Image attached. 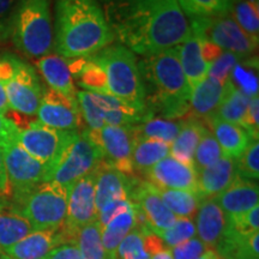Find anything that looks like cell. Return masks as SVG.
<instances>
[{
  "label": "cell",
  "instance_id": "cell-1",
  "mask_svg": "<svg viewBox=\"0 0 259 259\" xmlns=\"http://www.w3.org/2000/svg\"><path fill=\"white\" fill-rule=\"evenodd\" d=\"M119 44L147 57L179 46L192 31L178 0H97Z\"/></svg>",
  "mask_w": 259,
  "mask_h": 259
},
{
  "label": "cell",
  "instance_id": "cell-2",
  "mask_svg": "<svg viewBox=\"0 0 259 259\" xmlns=\"http://www.w3.org/2000/svg\"><path fill=\"white\" fill-rule=\"evenodd\" d=\"M54 50L65 59L88 58L115 37L97 0H57Z\"/></svg>",
  "mask_w": 259,
  "mask_h": 259
},
{
  "label": "cell",
  "instance_id": "cell-3",
  "mask_svg": "<svg viewBox=\"0 0 259 259\" xmlns=\"http://www.w3.org/2000/svg\"><path fill=\"white\" fill-rule=\"evenodd\" d=\"M145 107L154 116L178 120L190 112L191 88L183 72L177 47L143 57L138 61Z\"/></svg>",
  "mask_w": 259,
  "mask_h": 259
},
{
  "label": "cell",
  "instance_id": "cell-4",
  "mask_svg": "<svg viewBox=\"0 0 259 259\" xmlns=\"http://www.w3.org/2000/svg\"><path fill=\"white\" fill-rule=\"evenodd\" d=\"M15 46L30 58H42L54 48L51 0H19L11 18Z\"/></svg>",
  "mask_w": 259,
  "mask_h": 259
},
{
  "label": "cell",
  "instance_id": "cell-5",
  "mask_svg": "<svg viewBox=\"0 0 259 259\" xmlns=\"http://www.w3.org/2000/svg\"><path fill=\"white\" fill-rule=\"evenodd\" d=\"M90 58L102 67L109 95L125 102L136 111L149 112L145 107L138 60L134 52L120 44H112Z\"/></svg>",
  "mask_w": 259,
  "mask_h": 259
},
{
  "label": "cell",
  "instance_id": "cell-6",
  "mask_svg": "<svg viewBox=\"0 0 259 259\" xmlns=\"http://www.w3.org/2000/svg\"><path fill=\"white\" fill-rule=\"evenodd\" d=\"M15 206L37 229L64 227L67 213V190L54 181H45L28 192L12 198Z\"/></svg>",
  "mask_w": 259,
  "mask_h": 259
},
{
  "label": "cell",
  "instance_id": "cell-7",
  "mask_svg": "<svg viewBox=\"0 0 259 259\" xmlns=\"http://www.w3.org/2000/svg\"><path fill=\"white\" fill-rule=\"evenodd\" d=\"M77 102L88 130H100L105 125L137 126L154 116L150 112H139L112 95L77 92Z\"/></svg>",
  "mask_w": 259,
  "mask_h": 259
},
{
  "label": "cell",
  "instance_id": "cell-8",
  "mask_svg": "<svg viewBox=\"0 0 259 259\" xmlns=\"http://www.w3.org/2000/svg\"><path fill=\"white\" fill-rule=\"evenodd\" d=\"M191 31L200 41H206L240 57L254 56L258 42L242 31L231 14L216 17L191 18Z\"/></svg>",
  "mask_w": 259,
  "mask_h": 259
},
{
  "label": "cell",
  "instance_id": "cell-9",
  "mask_svg": "<svg viewBox=\"0 0 259 259\" xmlns=\"http://www.w3.org/2000/svg\"><path fill=\"white\" fill-rule=\"evenodd\" d=\"M102 160L101 151L90 141L85 130L77 131L52 169L50 181L67 190L80 178L95 170Z\"/></svg>",
  "mask_w": 259,
  "mask_h": 259
},
{
  "label": "cell",
  "instance_id": "cell-10",
  "mask_svg": "<svg viewBox=\"0 0 259 259\" xmlns=\"http://www.w3.org/2000/svg\"><path fill=\"white\" fill-rule=\"evenodd\" d=\"M76 132L52 128L36 121L28 127L19 130L17 143L29 155L46 164L52 173V169Z\"/></svg>",
  "mask_w": 259,
  "mask_h": 259
},
{
  "label": "cell",
  "instance_id": "cell-11",
  "mask_svg": "<svg viewBox=\"0 0 259 259\" xmlns=\"http://www.w3.org/2000/svg\"><path fill=\"white\" fill-rule=\"evenodd\" d=\"M11 198L21 196L45 181H50L51 169L29 155L17 142L3 149Z\"/></svg>",
  "mask_w": 259,
  "mask_h": 259
},
{
  "label": "cell",
  "instance_id": "cell-12",
  "mask_svg": "<svg viewBox=\"0 0 259 259\" xmlns=\"http://www.w3.org/2000/svg\"><path fill=\"white\" fill-rule=\"evenodd\" d=\"M85 130L90 141L101 151L103 161L120 170L121 173H134L132 150H134V126L105 125L100 130Z\"/></svg>",
  "mask_w": 259,
  "mask_h": 259
},
{
  "label": "cell",
  "instance_id": "cell-13",
  "mask_svg": "<svg viewBox=\"0 0 259 259\" xmlns=\"http://www.w3.org/2000/svg\"><path fill=\"white\" fill-rule=\"evenodd\" d=\"M130 199L134 203L139 226L147 227L158 235L177 221V216L167 208L149 181H135L130 185Z\"/></svg>",
  "mask_w": 259,
  "mask_h": 259
},
{
  "label": "cell",
  "instance_id": "cell-14",
  "mask_svg": "<svg viewBox=\"0 0 259 259\" xmlns=\"http://www.w3.org/2000/svg\"><path fill=\"white\" fill-rule=\"evenodd\" d=\"M95 180L96 169L67 189V213L64 228L72 240L82 227L97 221Z\"/></svg>",
  "mask_w": 259,
  "mask_h": 259
},
{
  "label": "cell",
  "instance_id": "cell-15",
  "mask_svg": "<svg viewBox=\"0 0 259 259\" xmlns=\"http://www.w3.org/2000/svg\"><path fill=\"white\" fill-rule=\"evenodd\" d=\"M5 92L10 109L31 116L37 113L45 89L34 67L18 59L14 77L5 84Z\"/></svg>",
  "mask_w": 259,
  "mask_h": 259
},
{
  "label": "cell",
  "instance_id": "cell-16",
  "mask_svg": "<svg viewBox=\"0 0 259 259\" xmlns=\"http://www.w3.org/2000/svg\"><path fill=\"white\" fill-rule=\"evenodd\" d=\"M40 124L61 131H78L82 115L77 100H70L52 89H46L37 109Z\"/></svg>",
  "mask_w": 259,
  "mask_h": 259
},
{
  "label": "cell",
  "instance_id": "cell-17",
  "mask_svg": "<svg viewBox=\"0 0 259 259\" xmlns=\"http://www.w3.org/2000/svg\"><path fill=\"white\" fill-rule=\"evenodd\" d=\"M154 186L168 190L197 192V173L193 166L183 163L174 157H164L144 174Z\"/></svg>",
  "mask_w": 259,
  "mask_h": 259
},
{
  "label": "cell",
  "instance_id": "cell-18",
  "mask_svg": "<svg viewBox=\"0 0 259 259\" xmlns=\"http://www.w3.org/2000/svg\"><path fill=\"white\" fill-rule=\"evenodd\" d=\"M74 241L64 227L58 229H37L4 251L11 259H44L57 246Z\"/></svg>",
  "mask_w": 259,
  "mask_h": 259
},
{
  "label": "cell",
  "instance_id": "cell-19",
  "mask_svg": "<svg viewBox=\"0 0 259 259\" xmlns=\"http://www.w3.org/2000/svg\"><path fill=\"white\" fill-rule=\"evenodd\" d=\"M194 218L196 234L199 240L206 248H216L228 231V215L221 209L215 198H203Z\"/></svg>",
  "mask_w": 259,
  "mask_h": 259
},
{
  "label": "cell",
  "instance_id": "cell-20",
  "mask_svg": "<svg viewBox=\"0 0 259 259\" xmlns=\"http://www.w3.org/2000/svg\"><path fill=\"white\" fill-rule=\"evenodd\" d=\"M232 88L229 82L221 83L211 76H206V78L191 92L190 112L186 118H196L206 121L215 115Z\"/></svg>",
  "mask_w": 259,
  "mask_h": 259
},
{
  "label": "cell",
  "instance_id": "cell-21",
  "mask_svg": "<svg viewBox=\"0 0 259 259\" xmlns=\"http://www.w3.org/2000/svg\"><path fill=\"white\" fill-rule=\"evenodd\" d=\"M131 181L127 176L105 161L96 167L95 204L97 212L107 204L119 199H130Z\"/></svg>",
  "mask_w": 259,
  "mask_h": 259
},
{
  "label": "cell",
  "instance_id": "cell-22",
  "mask_svg": "<svg viewBox=\"0 0 259 259\" xmlns=\"http://www.w3.org/2000/svg\"><path fill=\"white\" fill-rule=\"evenodd\" d=\"M239 178L234 158L222 156L197 173V192L202 198H213Z\"/></svg>",
  "mask_w": 259,
  "mask_h": 259
},
{
  "label": "cell",
  "instance_id": "cell-23",
  "mask_svg": "<svg viewBox=\"0 0 259 259\" xmlns=\"http://www.w3.org/2000/svg\"><path fill=\"white\" fill-rule=\"evenodd\" d=\"M213 198L228 216L241 215L258 205V185L254 181L239 177L228 189Z\"/></svg>",
  "mask_w": 259,
  "mask_h": 259
},
{
  "label": "cell",
  "instance_id": "cell-24",
  "mask_svg": "<svg viewBox=\"0 0 259 259\" xmlns=\"http://www.w3.org/2000/svg\"><path fill=\"white\" fill-rule=\"evenodd\" d=\"M209 130L215 136L216 141L221 148L223 156L236 160L247 149L253 138L245 127L233 122L222 120L218 116L208 119Z\"/></svg>",
  "mask_w": 259,
  "mask_h": 259
},
{
  "label": "cell",
  "instance_id": "cell-25",
  "mask_svg": "<svg viewBox=\"0 0 259 259\" xmlns=\"http://www.w3.org/2000/svg\"><path fill=\"white\" fill-rule=\"evenodd\" d=\"M36 64L50 89L70 100H77V90L70 71L69 60L58 54H48L38 58Z\"/></svg>",
  "mask_w": 259,
  "mask_h": 259
},
{
  "label": "cell",
  "instance_id": "cell-26",
  "mask_svg": "<svg viewBox=\"0 0 259 259\" xmlns=\"http://www.w3.org/2000/svg\"><path fill=\"white\" fill-rule=\"evenodd\" d=\"M34 231L29 220L12 204L0 203V251H6Z\"/></svg>",
  "mask_w": 259,
  "mask_h": 259
},
{
  "label": "cell",
  "instance_id": "cell-27",
  "mask_svg": "<svg viewBox=\"0 0 259 259\" xmlns=\"http://www.w3.org/2000/svg\"><path fill=\"white\" fill-rule=\"evenodd\" d=\"M183 72L185 74L191 92L206 78L210 66L203 59L200 51V41L192 34L191 36L177 46Z\"/></svg>",
  "mask_w": 259,
  "mask_h": 259
},
{
  "label": "cell",
  "instance_id": "cell-28",
  "mask_svg": "<svg viewBox=\"0 0 259 259\" xmlns=\"http://www.w3.org/2000/svg\"><path fill=\"white\" fill-rule=\"evenodd\" d=\"M208 128L203 120L196 118L184 119L179 135L170 144L169 155L183 163L193 166V156L196 149L205 130Z\"/></svg>",
  "mask_w": 259,
  "mask_h": 259
},
{
  "label": "cell",
  "instance_id": "cell-29",
  "mask_svg": "<svg viewBox=\"0 0 259 259\" xmlns=\"http://www.w3.org/2000/svg\"><path fill=\"white\" fill-rule=\"evenodd\" d=\"M138 225L137 213L134 203L132 206L114 216L111 221L101 228L102 245L108 259L116 258V250L122 239Z\"/></svg>",
  "mask_w": 259,
  "mask_h": 259
},
{
  "label": "cell",
  "instance_id": "cell-30",
  "mask_svg": "<svg viewBox=\"0 0 259 259\" xmlns=\"http://www.w3.org/2000/svg\"><path fill=\"white\" fill-rule=\"evenodd\" d=\"M259 232L240 234L228 231L216 246L223 259H259Z\"/></svg>",
  "mask_w": 259,
  "mask_h": 259
},
{
  "label": "cell",
  "instance_id": "cell-31",
  "mask_svg": "<svg viewBox=\"0 0 259 259\" xmlns=\"http://www.w3.org/2000/svg\"><path fill=\"white\" fill-rule=\"evenodd\" d=\"M170 144L150 138L135 137L132 150V169L145 174L157 162L169 156Z\"/></svg>",
  "mask_w": 259,
  "mask_h": 259
},
{
  "label": "cell",
  "instance_id": "cell-32",
  "mask_svg": "<svg viewBox=\"0 0 259 259\" xmlns=\"http://www.w3.org/2000/svg\"><path fill=\"white\" fill-rule=\"evenodd\" d=\"M184 119L169 120V119L151 116L137 126H134L135 137L150 138L171 144L183 127Z\"/></svg>",
  "mask_w": 259,
  "mask_h": 259
},
{
  "label": "cell",
  "instance_id": "cell-33",
  "mask_svg": "<svg viewBox=\"0 0 259 259\" xmlns=\"http://www.w3.org/2000/svg\"><path fill=\"white\" fill-rule=\"evenodd\" d=\"M228 82L247 97L258 96V58L245 57L233 67Z\"/></svg>",
  "mask_w": 259,
  "mask_h": 259
},
{
  "label": "cell",
  "instance_id": "cell-34",
  "mask_svg": "<svg viewBox=\"0 0 259 259\" xmlns=\"http://www.w3.org/2000/svg\"><path fill=\"white\" fill-rule=\"evenodd\" d=\"M156 191L167 208L177 218L194 219L200 200L203 199L198 192H192V191L168 190L160 187H156Z\"/></svg>",
  "mask_w": 259,
  "mask_h": 259
},
{
  "label": "cell",
  "instance_id": "cell-35",
  "mask_svg": "<svg viewBox=\"0 0 259 259\" xmlns=\"http://www.w3.org/2000/svg\"><path fill=\"white\" fill-rule=\"evenodd\" d=\"M80 259H108L102 245L101 226L99 222L82 227L74 235Z\"/></svg>",
  "mask_w": 259,
  "mask_h": 259
},
{
  "label": "cell",
  "instance_id": "cell-36",
  "mask_svg": "<svg viewBox=\"0 0 259 259\" xmlns=\"http://www.w3.org/2000/svg\"><path fill=\"white\" fill-rule=\"evenodd\" d=\"M231 16L239 27L252 40L259 38V2L258 0H234L231 9Z\"/></svg>",
  "mask_w": 259,
  "mask_h": 259
},
{
  "label": "cell",
  "instance_id": "cell-37",
  "mask_svg": "<svg viewBox=\"0 0 259 259\" xmlns=\"http://www.w3.org/2000/svg\"><path fill=\"white\" fill-rule=\"evenodd\" d=\"M184 15L190 18L216 17L231 12L234 0H178Z\"/></svg>",
  "mask_w": 259,
  "mask_h": 259
},
{
  "label": "cell",
  "instance_id": "cell-38",
  "mask_svg": "<svg viewBox=\"0 0 259 259\" xmlns=\"http://www.w3.org/2000/svg\"><path fill=\"white\" fill-rule=\"evenodd\" d=\"M248 102H250V97L244 95L239 90L232 88L216 111L215 116L222 120L242 126Z\"/></svg>",
  "mask_w": 259,
  "mask_h": 259
},
{
  "label": "cell",
  "instance_id": "cell-39",
  "mask_svg": "<svg viewBox=\"0 0 259 259\" xmlns=\"http://www.w3.org/2000/svg\"><path fill=\"white\" fill-rule=\"evenodd\" d=\"M74 77L78 79L79 85L87 92L109 95L106 74L103 72L102 67L97 65L90 57L84 58L82 67Z\"/></svg>",
  "mask_w": 259,
  "mask_h": 259
},
{
  "label": "cell",
  "instance_id": "cell-40",
  "mask_svg": "<svg viewBox=\"0 0 259 259\" xmlns=\"http://www.w3.org/2000/svg\"><path fill=\"white\" fill-rule=\"evenodd\" d=\"M223 156V153L216 141L215 136L209 128L205 130L202 138H200L198 147L193 156V168L196 173H198L205 167L215 163Z\"/></svg>",
  "mask_w": 259,
  "mask_h": 259
},
{
  "label": "cell",
  "instance_id": "cell-41",
  "mask_svg": "<svg viewBox=\"0 0 259 259\" xmlns=\"http://www.w3.org/2000/svg\"><path fill=\"white\" fill-rule=\"evenodd\" d=\"M144 226L137 225L122 239L116 250L118 259H150L144 246Z\"/></svg>",
  "mask_w": 259,
  "mask_h": 259
},
{
  "label": "cell",
  "instance_id": "cell-42",
  "mask_svg": "<svg viewBox=\"0 0 259 259\" xmlns=\"http://www.w3.org/2000/svg\"><path fill=\"white\" fill-rule=\"evenodd\" d=\"M158 236L169 250V248L181 244V242H185L194 238L196 236V225H194L193 219L178 218L173 226L162 232L161 234H158Z\"/></svg>",
  "mask_w": 259,
  "mask_h": 259
},
{
  "label": "cell",
  "instance_id": "cell-43",
  "mask_svg": "<svg viewBox=\"0 0 259 259\" xmlns=\"http://www.w3.org/2000/svg\"><path fill=\"white\" fill-rule=\"evenodd\" d=\"M239 177L246 180L257 181L259 178V142L253 139L247 149L235 160Z\"/></svg>",
  "mask_w": 259,
  "mask_h": 259
},
{
  "label": "cell",
  "instance_id": "cell-44",
  "mask_svg": "<svg viewBox=\"0 0 259 259\" xmlns=\"http://www.w3.org/2000/svg\"><path fill=\"white\" fill-rule=\"evenodd\" d=\"M228 228L240 234L259 232V206H254L241 215L228 216Z\"/></svg>",
  "mask_w": 259,
  "mask_h": 259
},
{
  "label": "cell",
  "instance_id": "cell-45",
  "mask_svg": "<svg viewBox=\"0 0 259 259\" xmlns=\"http://www.w3.org/2000/svg\"><path fill=\"white\" fill-rule=\"evenodd\" d=\"M242 58L245 57H240L238 56V54L225 51L221 56H220L219 59L210 66L208 76H211L213 78L219 79L221 83H227L229 79V76H231L233 67H234Z\"/></svg>",
  "mask_w": 259,
  "mask_h": 259
},
{
  "label": "cell",
  "instance_id": "cell-46",
  "mask_svg": "<svg viewBox=\"0 0 259 259\" xmlns=\"http://www.w3.org/2000/svg\"><path fill=\"white\" fill-rule=\"evenodd\" d=\"M208 248L204 246L198 238L190 239L185 242L169 248V252L173 259H197L200 254L204 253Z\"/></svg>",
  "mask_w": 259,
  "mask_h": 259
},
{
  "label": "cell",
  "instance_id": "cell-47",
  "mask_svg": "<svg viewBox=\"0 0 259 259\" xmlns=\"http://www.w3.org/2000/svg\"><path fill=\"white\" fill-rule=\"evenodd\" d=\"M242 127L250 132L253 139H258L259 134V99L258 96L251 97L248 102L247 111H246Z\"/></svg>",
  "mask_w": 259,
  "mask_h": 259
},
{
  "label": "cell",
  "instance_id": "cell-48",
  "mask_svg": "<svg viewBox=\"0 0 259 259\" xmlns=\"http://www.w3.org/2000/svg\"><path fill=\"white\" fill-rule=\"evenodd\" d=\"M130 206H132L131 199H119L107 204L101 211L97 212V222L100 223V226H101L102 228V227H105L107 223L114 218V216L125 211V210L128 209Z\"/></svg>",
  "mask_w": 259,
  "mask_h": 259
},
{
  "label": "cell",
  "instance_id": "cell-49",
  "mask_svg": "<svg viewBox=\"0 0 259 259\" xmlns=\"http://www.w3.org/2000/svg\"><path fill=\"white\" fill-rule=\"evenodd\" d=\"M19 128L16 122L6 118L4 114H0V148L4 149L12 143L17 142Z\"/></svg>",
  "mask_w": 259,
  "mask_h": 259
},
{
  "label": "cell",
  "instance_id": "cell-50",
  "mask_svg": "<svg viewBox=\"0 0 259 259\" xmlns=\"http://www.w3.org/2000/svg\"><path fill=\"white\" fill-rule=\"evenodd\" d=\"M14 0H0V41L11 36V18Z\"/></svg>",
  "mask_w": 259,
  "mask_h": 259
},
{
  "label": "cell",
  "instance_id": "cell-51",
  "mask_svg": "<svg viewBox=\"0 0 259 259\" xmlns=\"http://www.w3.org/2000/svg\"><path fill=\"white\" fill-rule=\"evenodd\" d=\"M44 259H80V254L76 241H70L57 246Z\"/></svg>",
  "mask_w": 259,
  "mask_h": 259
},
{
  "label": "cell",
  "instance_id": "cell-52",
  "mask_svg": "<svg viewBox=\"0 0 259 259\" xmlns=\"http://www.w3.org/2000/svg\"><path fill=\"white\" fill-rule=\"evenodd\" d=\"M19 58L5 54V56H0V83L5 85L10 79L14 77L17 69V61Z\"/></svg>",
  "mask_w": 259,
  "mask_h": 259
},
{
  "label": "cell",
  "instance_id": "cell-53",
  "mask_svg": "<svg viewBox=\"0 0 259 259\" xmlns=\"http://www.w3.org/2000/svg\"><path fill=\"white\" fill-rule=\"evenodd\" d=\"M200 51H202L203 59L205 60V63L208 64L209 66H211V65L219 59L220 56H221L223 52H225L220 47L215 46V45L210 44V42H206V41H200Z\"/></svg>",
  "mask_w": 259,
  "mask_h": 259
},
{
  "label": "cell",
  "instance_id": "cell-54",
  "mask_svg": "<svg viewBox=\"0 0 259 259\" xmlns=\"http://www.w3.org/2000/svg\"><path fill=\"white\" fill-rule=\"evenodd\" d=\"M6 197H11V189H10L8 173H6L4 151L0 148V198L5 199Z\"/></svg>",
  "mask_w": 259,
  "mask_h": 259
},
{
  "label": "cell",
  "instance_id": "cell-55",
  "mask_svg": "<svg viewBox=\"0 0 259 259\" xmlns=\"http://www.w3.org/2000/svg\"><path fill=\"white\" fill-rule=\"evenodd\" d=\"M10 111V106L8 101V96H6L5 85L0 83V114H6Z\"/></svg>",
  "mask_w": 259,
  "mask_h": 259
},
{
  "label": "cell",
  "instance_id": "cell-56",
  "mask_svg": "<svg viewBox=\"0 0 259 259\" xmlns=\"http://www.w3.org/2000/svg\"><path fill=\"white\" fill-rule=\"evenodd\" d=\"M150 259H173L168 248H163L150 255Z\"/></svg>",
  "mask_w": 259,
  "mask_h": 259
},
{
  "label": "cell",
  "instance_id": "cell-57",
  "mask_svg": "<svg viewBox=\"0 0 259 259\" xmlns=\"http://www.w3.org/2000/svg\"><path fill=\"white\" fill-rule=\"evenodd\" d=\"M216 254H218V252L215 250H210V248H208V250H205V252L200 254L197 259H215Z\"/></svg>",
  "mask_w": 259,
  "mask_h": 259
},
{
  "label": "cell",
  "instance_id": "cell-58",
  "mask_svg": "<svg viewBox=\"0 0 259 259\" xmlns=\"http://www.w3.org/2000/svg\"><path fill=\"white\" fill-rule=\"evenodd\" d=\"M0 259H11L4 251H0Z\"/></svg>",
  "mask_w": 259,
  "mask_h": 259
},
{
  "label": "cell",
  "instance_id": "cell-59",
  "mask_svg": "<svg viewBox=\"0 0 259 259\" xmlns=\"http://www.w3.org/2000/svg\"><path fill=\"white\" fill-rule=\"evenodd\" d=\"M5 200H6V199H4V198H0V203H2V202H5Z\"/></svg>",
  "mask_w": 259,
  "mask_h": 259
}]
</instances>
